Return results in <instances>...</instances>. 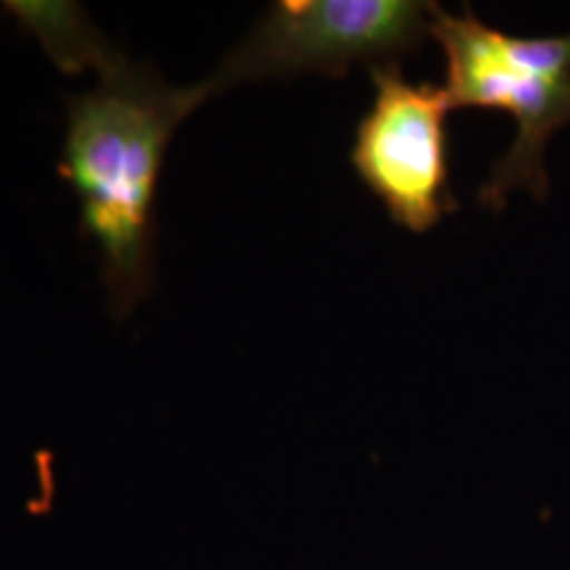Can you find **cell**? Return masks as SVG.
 Here are the masks:
<instances>
[{
    "label": "cell",
    "mask_w": 570,
    "mask_h": 570,
    "mask_svg": "<svg viewBox=\"0 0 570 570\" xmlns=\"http://www.w3.org/2000/svg\"><path fill=\"white\" fill-rule=\"evenodd\" d=\"M88 67L101 77L69 101L59 175L80 202L82 233L98 244L104 288L122 320L154 288L156 190L167 146L214 88L209 80L173 88L104 38L90 48Z\"/></svg>",
    "instance_id": "obj_1"
},
{
    "label": "cell",
    "mask_w": 570,
    "mask_h": 570,
    "mask_svg": "<svg viewBox=\"0 0 570 570\" xmlns=\"http://www.w3.org/2000/svg\"><path fill=\"white\" fill-rule=\"evenodd\" d=\"M431 38L444 51L452 109H497L518 125L512 146L481 185L479 204L502 209L515 188L544 202L547 146L570 125V35L515 38L481 21L470 6L462 13L436 6Z\"/></svg>",
    "instance_id": "obj_2"
},
{
    "label": "cell",
    "mask_w": 570,
    "mask_h": 570,
    "mask_svg": "<svg viewBox=\"0 0 570 570\" xmlns=\"http://www.w3.org/2000/svg\"><path fill=\"white\" fill-rule=\"evenodd\" d=\"M433 13L436 3L420 0H281L209 77L214 96L240 82L399 63L431 38Z\"/></svg>",
    "instance_id": "obj_3"
},
{
    "label": "cell",
    "mask_w": 570,
    "mask_h": 570,
    "mask_svg": "<svg viewBox=\"0 0 570 570\" xmlns=\"http://www.w3.org/2000/svg\"><path fill=\"white\" fill-rule=\"evenodd\" d=\"M370 71L375 96L356 125L348 161L391 223L428 233L460 209L449 188L446 117L452 104L444 88L410 82L402 63Z\"/></svg>",
    "instance_id": "obj_4"
}]
</instances>
